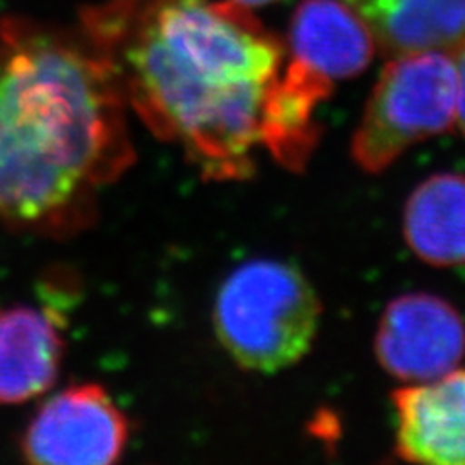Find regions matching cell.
Segmentation results:
<instances>
[{
    "mask_svg": "<svg viewBox=\"0 0 465 465\" xmlns=\"http://www.w3.org/2000/svg\"><path fill=\"white\" fill-rule=\"evenodd\" d=\"M232 3L237 5H242V6H260V5H268V3H273V0H232Z\"/></svg>",
    "mask_w": 465,
    "mask_h": 465,
    "instance_id": "cell-14",
    "label": "cell"
},
{
    "mask_svg": "<svg viewBox=\"0 0 465 465\" xmlns=\"http://www.w3.org/2000/svg\"><path fill=\"white\" fill-rule=\"evenodd\" d=\"M384 53L456 51L465 43V0H341Z\"/></svg>",
    "mask_w": 465,
    "mask_h": 465,
    "instance_id": "cell-10",
    "label": "cell"
},
{
    "mask_svg": "<svg viewBox=\"0 0 465 465\" xmlns=\"http://www.w3.org/2000/svg\"><path fill=\"white\" fill-rule=\"evenodd\" d=\"M64 340L51 307L0 309V403H24L47 391L58 376Z\"/></svg>",
    "mask_w": 465,
    "mask_h": 465,
    "instance_id": "cell-8",
    "label": "cell"
},
{
    "mask_svg": "<svg viewBox=\"0 0 465 465\" xmlns=\"http://www.w3.org/2000/svg\"><path fill=\"white\" fill-rule=\"evenodd\" d=\"M331 90V84L291 61L273 80L260 123V143L275 162L291 171H302L320 136L316 107Z\"/></svg>",
    "mask_w": 465,
    "mask_h": 465,
    "instance_id": "cell-11",
    "label": "cell"
},
{
    "mask_svg": "<svg viewBox=\"0 0 465 465\" xmlns=\"http://www.w3.org/2000/svg\"><path fill=\"white\" fill-rule=\"evenodd\" d=\"M126 419L95 384L70 386L41 407L22 440L27 461L41 465H109L123 456Z\"/></svg>",
    "mask_w": 465,
    "mask_h": 465,
    "instance_id": "cell-5",
    "label": "cell"
},
{
    "mask_svg": "<svg viewBox=\"0 0 465 465\" xmlns=\"http://www.w3.org/2000/svg\"><path fill=\"white\" fill-rule=\"evenodd\" d=\"M84 22L124 104L159 140L177 143L206 179L249 177L283 49L246 6L148 0L94 10Z\"/></svg>",
    "mask_w": 465,
    "mask_h": 465,
    "instance_id": "cell-1",
    "label": "cell"
},
{
    "mask_svg": "<svg viewBox=\"0 0 465 465\" xmlns=\"http://www.w3.org/2000/svg\"><path fill=\"white\" fill-rule=\"evenodd\" d=\"M458 72L454 54L425 51L400 54L378 78L353 138L361 169L381 173L427 138L456 123Z\"/></svg>",
    "mask_w": 465,
    "mask_h": 465,
    "instance_id": "cell-4",
    "label": "cell"
},
{
    "mask_svg": "<svg viewBox=\"0 0 465 465\" xmlns=\"http://www.w3.org/2000/svg\"><path fill=\"white\" fill-rule=\"evenodd\" d=\"M403 235L427 264L452 268L465 264V177L432 174L405 203Z\"/></svg>",
    "mask_w": 465,
    "mask_h": 465,
    "instance_id": "cell-12",
    "label": "cell"
},
{
    "mask_svg": "<svg viewBox=\"0 0 465 465\" xmlns=\"http://www.w3.org/2000/svg\"><path fill=\"white\" fill-rule=\"evenodd\" d=\"M291 61L333 84L361 74L376 43L357 14L341 0H304L289 29Z\"/></svg>",
    "mask_w": 465,
    "mask_h": 465,
    "instance_id": "cell-9",
    "label": "cell"
},
{
    "mask_svg": "<svg viewBox=\"0 0 465 465\" xmlns=\"http://www.w3.org/2000/svg\"><path fill=\"white\" fill-rule=\"evenodd\" d=\"M456 72H458V105H456V121L465 134V43L454 51Z\"/></svg>",
    "mask_w": 465,
    "mask_h": 465,
    "instance_id": "cell-13",
    "label": "cell"
},
{
    "mask_svg": "<svg viewBox=\"0 0 465 465\" xmlns=\"http://www.w3.org/2000/svg\"><path fill=\"white\" fill-rule=\"evenodd\" d=\"M124 105L85 34L0 22V220L47 235L90 223L134 162Z\"/></svg>",
    "mask_w": 465,
    "mask_h": 465,
    "instance_id": "cell-2",
    "label": "cell"
},
{
    "mask_svg": "<svg viewBox=\"0 0 465 465\" xmlns=\"http://www.w3.org/2000/svg\"><path fill=\"white\" fill-rule=\"evenodd\" d=\"M376 357L407 382H432L456 371L465 353V326L440 297L411 293L391 301L376 331Z\"/></svg>",
    "mask_w": 465,
    "mask_h": 465,
    "instance_id": "cell-6",
    "label": "cell"
},
{
    "mask_svg": "<svg viewBox=\"0 0 465 465\" xmlns=\"http://www.w3.org/2000/svg\"><path fill=\"white\" fill-rule=\"evenodd\" d=\"M320 302L304 275L275 260L239 266L217 293V338L241 367L258 372L287 369L309 353Z\"/></svg>",
    "mask_w": 465,
    "mask_h": 465,
    "instance_id": "cell-3",
    "label": "cell"
},
{
    "mask_svg": "<svg viewBox=\"0 0 465 465\" xmlns=\"http://www.w3.org/2000/svg\"><path fill=\"white\" fill-rule=\"evenodd\" d=\"M394 407L400 458L465 465V371L396 391Z\"/></svg>",
    "mask_w": 465,
    "mask_h": 465,
    "instance_id": "cell-7",
    "label": "cell"
}]
</instances>
